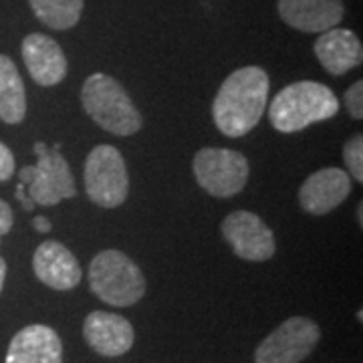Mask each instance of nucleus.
<instances>
[{
  "label": "nucleus",
  "instance_id": "1",
  "mask_svg": "<svg viewBox=\"0 0 363 363\" xmlns=\"http://www.w3.org/2000/svg\"><path fill=\"white\" fill-rule=\"evenodd\" d=\"M271 81L260 67H242L224 79L214 97L212 116L226 138H242L260 121Z\"/></svg>",
  "mask_w": 363,
  "mask_h": 363
},
{
  "label": "nucleus",
  "instance_id": "2",
  "mask_svg": "<svg viewBox=\"0 0 363 363\" xmlns=\"http://www.w3.org/2000/svg\"><path fill=\"white\" fill-rule=\"evenodd\" d=\"M339 111L335 93L317 81H298L281 89L269 105L271 125L281 133H295L331 119Z\"/></svg>",
  "mask_w": 363,
  "mask_h": 363
},
{
  "label": "nucleus",
  "instance_id": "3",
  "mask_svg": "<svg viewBox=\"0 0 363 363\" xmlns=\"http://www.w3.org/2000/svg\"><path fill=\"white\" fill-rule=\"evenodd\" d=\"M81 104L87 116L113 135L128 138L142 130V116L131 104L130 95L117 79L105 73H93L83 83Z\"/></svg>",
  "mask_w": 363,
  "mask_h": 363
},
{
  "label": "nucleus",
  "instance_id": "4",
  "mask_svg": "<svg viewBox=\"0 0 363 363\" xmlns=\"http://www.w3.org/2000/svg\"><path fill=\"white\" fill-rule=\"evenodd\" d=\"M89 286L107 305L131 307L145 295V277L128 255L107 248L91 260Z\"/></svg>",
  "mask_w": 363,
  "mask_h": 363
},
{
  "label": "nucleus",
  "instance_id": "5",
  "mask_svg": "<svg viewBox=\"0 0 363 363\" xmlns=\"http://www.w3.org/2000/svg\"><path fill=\"white\" fill-rule=\"evenodd\" d=\"M37 166H25L18 172L21 184L28 190V198L40 206H55L61 200L77 194L75 178L67 160L59 154V145L49 150L43 142L35 143Z\"/></svg>",
  "mask_w": 363,
  "mask_h": 363
},
{
  "label": "nucleus",
  "instance_id": "6",
  "mask_svg": "<svg viewBox=\"0 0 363 363\" xmlns=\"http://www.w3.org/2000/svg\"><path fill=\"white\" fill-rule=\"evenodd\" d=\"M85 192L93 204L101 208L121 206L130 192L125 160L113 145L101 143L85 160Z\"/></svg>",
  "mask_w": 363,
  "mask_h": 363
},
{
  "label": "nucleus",
  "instance_id": "7",
  "mask_svg": "<svg viewBox=\"0 0 363 363\" xmlns=\"http://www.w3.org/2000/svg\"><path fill=\"white\" fill-rule=\"evenodd\" d=\"M196 182L216 198H230L242 192L248 180V160L234 150L202 147L192 162Z\"/></svg>",
  "mask_w": 363,
  "mask_h": 363
},
{
  "label": "nucleus",
  "instance_id": "8",
  "mask_svg": "<svg viewBox=\"0 0 363 363\" xmlns=\"http://www.w3.org/2000/svg\"><path fill=\"white\" fill-rule=\"evenodd\" d=\"M319 339L321 329L313 319L291 317L260 341L255 363H301L311 355Z\"/></svg>",
  "mask_w": 363,
  "mask_h": 363
},
{
  "label": "nucleus",
  "instance_id": "9",
  "mask_svg": "<svg viewBox=\"0 0 363 363\" xmlns=\"http://www.w3.org/2000/svg\"><path fill=\"white\" fill-rule=\"evenodd\" d=\"M222 236L233 247L234 255L245 260L262 262L269 260L277 250L274 234L248 210H236L222 220Z\"/></svg>",
  "mask_w": 363,
  "mask_h": 363
},
{
  "label": "nucleus",
  "instance_id": "10",
  "mask_svg": "<svg viewBox=\"0 0 363 363\" xmlns=\"http://www.w3.org/2000/svg\"><path fill=\"white\" fill-rule=\"evenodd\" d=\"M351 194V176L341 168H323L311 174L298 190L301 208L311 216H325Z\"/></svg>",
  "mask_w": 363,
  "mask_h": 363
},
{
  "label": "nucleus",
  "instance_id": "11",
  "mask_svg": "<svg viewBox=\"0 0 363 363\" xmlns=\"http://www.w3.org/2000/svg\"><path fill=\"white\" fill-rule=\"evenodd\" d=\"M83 337L91 350L104 357H117L131 350L133 345V327L116 313L93 311L83 323Z\"/></svg>",
  "mask_w": 363,
  "mask_h": 363
},
{
  "label": "nucleus",
  "instance_id": "12",
  "mask_svg": "<svg viewBox=\"0 0 363 363\" xmlns=\"http://www.w3.org/2000/svg\"><path fill=\"white\" fill-rule=\"evenodd\" d=\"M23 61L33 81L40 87H52L67 75V59L59 43L43 33H30L23 40Z\"/></svg>",
  "mask_w": 363,
  "mask_h": 363
},
{
  "label": "nucleus",
  "instance_id": "13",
  "mask_svg": "<svg viewBox=\"0 0 363 363\" xmlns=\"http://www.w3.org/2000/svg\"><path fill=\"white\" fill-rule=\"evenodd\" d=\"M33 271L43 285L55 291H71L81 283V267L75 255L57 240H45L35 250Z\"/></svg>",
  "mask_w": 363,
  "mask_h": 363
},
{
  "label": "nucleus",
  "instance_id": "14",
  "mask_svg": "<svg viewBox=\"0 0 363 363\" xmlns=\"http://www.w3.org/2000/svg\"><path fill=\"white\" fill-rule=\"evenodd\" d=\"M4 363H63L61 337L49 325H28L11 339Z\"/></svg>",
  "mask_w": 363,
  "mask_h": 363
},
{
  "label": "nucleus",
  "instance_id": "15",
  "mask_svg": "<svg viewBox=\"0 0 363 363\" xmlns=\"http://www.w3.org/2000/svg\"><path fill=\"white\" fill-rule=\"evenodd\" d=\"M279 14L286 25L303 33H325L343 21L341 0H279Z\"/></svg>",
  "mask_w": 363,
  "mask_h": 363
},
{
  "label": "nucleus",
  "instance_id": "16",
  "mask_svg": "<svg viewBox=\"0 0 363 363\" xmlns=\"http://www.w3.org/2000/svg\"><path fill=\"white\" fill-rule=\"evenodd\" d=\"M315 57L331 75H345L347 71L362 65V40L350 28H329L315 40Z\"/></svg>",
  "mask_w": 363,
  "mask_h": 363
},
{
  "label": "nucleus",
  "instance_id": "17",
  "mask_svg": "<svg viewBox=\"0 0 363 363\" xmlns=\"http://www.w3.org/2000/svg\"><path fill=\"white\" fill-rule=\"evenodd\" d=\"M26 116V91L23 77L11 57L0 55V119L4 123H21Z\"/></svg>",
  "mask_w": 363,
  "mask_h": 363
},
{
  "label": "nucleus",
  "instance_id": "18",
  "mask_svg": "<svg viewBox=\"0 0 363 363\" xmlns=\"http://www.w3.org/2000/svg\"><path fill=\"white\" fill-rule=\"evenodd\" d=\"M85 0H28L35 16L52 30H67L77 25Z\"/></svg>",
  "mask_w": 363,
  "mask_h": 363
},
{
  "label": "nucleus",
  "instance_id": "19",
  "mask_svg": "<svg viewBox=\"0 0 363 363\" xmlns=\"http://www.w3.org/2000/svg\"><path fill=\"white\" fill-rule=\"evenodd\" d=\"M343 160L345 166L350 169L351 178H355V182H363V140L362 135H353L347 140V143L343 145Z\"/></svg>",
  "mask_w": 363,
  "mask_h": 363
},
{
  "label": "nucleus",
  "instance_id": "20",
  "mask_svg": "<svg viewBox=\"0 0 363 363\" xmlns=\"http://www.w3.org/2000/svg\"><path fill=\"white\" fill-rule=\"evenodd\" d=\"M345 107L350 111L353 119H362L363 117V83L355 81L350 89L345 91Z\"/></svg>",
  "mask_w": 363,
  "mask_h": 363
},
{
  "label": "nucleus",
  "instance_id": "21",
  "mask_svg": "<svg viewBox=\"0 0 363 363\" xmlns=\"http://www.w3.org/2000/svg\"><path fill=\"white\" fill-rule=\"evenodd\" d=\"M14 174V156L13 152L0 142V182H6Z\"/></svg>",
  "mask_w": 363,
  "mask_h": 363
},
{
  "label": "nucleus",
  "instance_id": "22",
  "mask_svg": "<svg viewBox=\"0 0 363 363\" xmlns=\"http://www.w3.org/2000/svg\"><path fill=\"white\" fill-rule=\"evenodd\" d=\"M13 210H11V206L0 198V238H2V234H6L13 228Z\"/></svg>",
  "mask_w": 363,
  "mask_h": 363
},
{
  "label": "nucleus",
  "instance_id": "23",
  "mask_svg": "<svg viewBox=\"0 0 363 363\" xmlns=\"http://www.w3.org/2000/svg\"><path fill=\"white\" fill-rule=\"evenodd\" d=\"M33 226L39 230V233H51V222H49V218H45V216H37L35 220H33Z\"/></svg>",
  "mask_w": 363,
  "mask_h": 363
},
{
  "label": "nucleus",
  "instance_id": "24",
  "mask_svg": "<svg viewBox=\"0 0 363 363\" xmlns=\"http://www.w3.org/2000/svg\"><path fill=\"white\" fill-rule=\"evenodd\" d=\"M4 279H6V262L0 257V291H2V286H4Z\"/></svg>",
  "mask_w": 363,
  "mask_h": 363
}]
</instances>
